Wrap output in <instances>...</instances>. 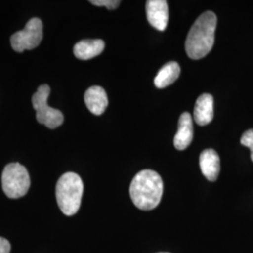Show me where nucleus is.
I'll return each mask as SVG.
<instances>
[{
  "mask_svg": "<svg viewBox=\"0 0 253 253\" xmlns=\"http://www.w3.org/2000/svg\"><path fill=\"white\" fill-rule=\"evenodd\" d=\"M193 139L192 118L189 113H183L178 121V129L173 139V145L176 149H186Z\"/></svg>",
  "mask_w": 253,
  "mask_h": 253,
  "instance_id": "9d476101",
  "label": "nucleus"
},
{
  "mask_svg": "<svg viewBox=\"0 0 253 253\" xmlns=\"http://www.w3.org/2000/svg\"><path fill=\"white\" fill-rule=\"evenodd\" d=\"M214 100L210 94H203L196 100L194 107V120L200 126L209 124L214 117Z\"/></svg>",
  "mask_w": 253,
  "mask_h": 253,
  "instance_id": "9b49d317",
  "label": "nucleus"
},
{
  "mask_svg": "<svg viewBox=\"0 0 253 253\" xmlns=\"http://www.w3.org/2000/svg\"><path fill=\"white\" fill-rule=\"evenodd\" d=\"M146 16L149 24L160 31H164L168 25L169 11L165 0H148L146 2Z\"/></svg>",
  "mask_w": 253,
  "mask_h": 253,
  "instance_id": "0eeeda50",
  "label": "nucleus"
},
{
  "mask_svg": "<svg viewBox=\"0 0 253 253\" xmlns=\"http://www.w3.org/2000/svg\"><path fill=\"white\" fill-rule=\"evenodd\" d=\"M2 189L10 199H17L27 194L30 187V177L25 166L9 163L2 172Z\"/></svg>",
  "mask_w": 253,
  "mask_h": 253,
  "instance_id": "20e7f679",
  "label": "nucleus"
},
{
  "mask_svg": "<svg viewBox=\"0 0 253 253\" xmlns=\"http://www.w3.org/2000/svg\"><path fill=\"white\" fill-rule=\"evenodd\" d=\"M84 102L93 115L100 116L105 112L108 106L107 94L100 86H91L90 88L85 91Z\"/></svg>",
  "mask_w": 253,
  "mask_h": 253,
  "instance_id": "6e6552de",
  "label": "nucleus"
},
{
  "mask_svg": "<svg viewBox=\"0 0 253 253\" xmlns=\"http://www.w3.org/2000/svg\"><path fill=\"white\" fill-rule=\"evenodd\" d=\"M91 4L98 7H106L108 9H115L120 5V1L118 0H91Z\"/></svg>",
  "mask_w": 253,
  "mask_h": 253,
  "instance_id": "2eb2a0df",
  "label": "nucleus"
},
{
  "mask_svg": "<svg viewBox=\"0 0 253 253\" xmlns=\"http://www.w3.org/2000/svg\"></svg>",
  "mask_w": 253,
  "mask_h": 253,
  "instance_id": "f3484780",
  "label": "nucleus"
},
{
  "mask_svg": "<svg viewBox=\"0 0 253 253\" xmlns=\"http://www.w3.org/2000/svg\"><path fill=\"white\" fill-rule=\"evenodd\" d=\"M241 145L251 149V158L253 162V129H249L245 131L244 134L240 139Z\"/></svg>",
  "mask_w": 253,
  "mask_h": 253,
  "instance_id": "4468645a",
  "label": "nucleus"
},
{
  "mask_svg": "<svg viewBox=\"0 0 253 253\" xmlns=\"http://www.w3.org/2000/svg\"><path fill=\"white\" fill-rule=\"evenodd\" d=\"M217 15L213 11L201 14L189 31L186 53L191 59H201L209 54L215 42Z\"/></svg>",
  "mask_w": 253,
  "mask_h": 253,
  "instance_id": "f257e3e1",
  "label": "nucleus"
},
{
  "mask_svg": "<svg viewBox=\"0 0 253 253\" xmlns=\"http://www.w3.org/2000/svg\"><path fill=\"white\" fill-rule=\"evenodd\" d=\"M10 253V244L9 241L4 237H0V253Z\"/></svg>",
  "mask_w": 253,
  "mask_h": 253,
  "instance_id": "dca6fc26",
  "label": "nucleus"
},
{
  "mask_svg": "<svg viewBox=\"0 0 253 253\" xmlns=\"http://www.w3.org/2000/svg\"><path fill=\"white\" fill-rule=\"evenodd\" d=\"M163 182L161 175L152 170L138 172L131 181L129 194L136 208L152 210L157 208L163 197Z\"/></svg>",
  "mask_w": 253,
  "mask_h": 253,
  "instance_id": "f03ea898",
  "label": "nucleus"
},
{
  "mask_svg": "<svg viewBox=\"0 0 253 253\" xmlns=\"http://www.w3.org/2000/svg\"><path fill=\"white\" fill-rule=\"evenodd\" d=\"M50 92L51 89L48 84L41 85L32 97V104L36 111L37 120L49 128H55L62 125L64 117L59 110L48 105Z\"/></svg>",
  "mask_w": 253,
  "mask_h": 253,
  "instance_id": "39448f33",
  "label": "nucleus"
},
{
  "mask_svg": "<svg viewBox=\"0 0 253 253\" xmlns=\"http://www.w3.org/2000/svg\"><path fill=\"white\" fill-rule=\"evenodd\" d=\"M84 184L81 177L70 172L64 173L56 184L57 205L66 216L75 215L81 206Z\"/></svg>",
  "mask_w": 253,
  "mask_h": 253,
  "instance_id": "7ed1b4c3",
  "label": "nucleus"
},
{
  "mask_svg": "<svg viewBox=\"0 0 253 253\" xmlns=\"http://www.w3.org/2000/svg\"><path fill=\"white\" fill-rule=\"evenodd\" d=\"M104 48L105 43L102 40H84L74 45L73 53L79 59L88 60L101 54Z\"/></svg>",
  "mask_w": 253,
  "mask_h": 253,
  "instance_id": "f8f14e48",
  "label": "nucleus"
},
{
  "mask_svg": "<svg viewBox=\"0 0 253 253\" xmlns=\"http://www.w3.org/2000/svg\"><path fill=\"white\" fill-rule=\"evenodd\" d=\"M200 168L208 180L214 182L217 179L220 171L218 154L214 149H206L200 155Z\"/></svg>",
  "mask_w": 253,
  "mask_h": 253,
  "instance_id": "1a4fd4ad",
  "label": "nucleus"
},
{
  "mask_svg": "<svg viewBox=\"0 0 253 253\" xmlns=\"http://www.w3.org/2000/svg\"><path fill=\"white\" fill-rule=\"evenodd\" d=\"M180 67L176 62L165 64L159 71L154 79V84L158 88H164L176 81L180 75Z\"/></svg>",
  "mask_w": 253,
  "mask_h": 253,
  "instance_id": "ddd939ff",
  "label": "nucleus"
},
{
  "mask_svg": "<svg viewBox=\"0 0 253 253\" xmlns=\"http://www.w3.org/2000/svg\"><path fill=\"white\" fill-rule=\"evenodd\" d=\"M43 37V25L42 20L32 18L21 31L15 32L10 38L11 47L14 51L22 53L25 50H32L40 45Z\"/></svg>",
  "mask_w": 253,
  "mask_h": 253,
  "instance_id": "423d86ee",
  "label": "nucleus"
}]
</instances>
